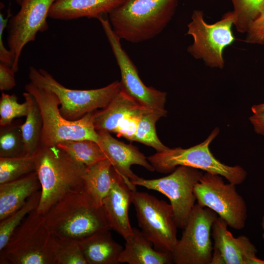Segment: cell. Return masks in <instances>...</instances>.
Wrapping results in <instances>:
<instances>
[{"label":"cell","instance_id":"obj_1","mask_svg":"<svg viewBox=\"0 0 264 264\" xmlns=\"http://www.w3.org/2000/svg\"><path fill=\"white\" fill-rule=\"evenodd\" d=\"M34 155L41 186L37 210L44 215L66 195L83 189L87 167L57 145H40Z\"/></svg>","mask_w":264,"mask_h":264},{"label":"cell","instance_id":"obj_2","mask_svg":"<svg viewBox=\"0 0 264 264\" xmlns=\"http://www.w3.org/2000/svg\"><path fill=\"white\" fill-rule=\"evenodd\" d=\"M178 0H126L109 14V21L121 39L139 43L159 35L173 17Z\"/></svg>","mask_w":264,"mask_h":264},{"label":"cell","instance_id":"obj_3","mask_svg":"<svg viewBox=\"0 0 264 264\" xmlns=\"http://www.w3.org/2000/svg\"><path fill=\"white\" fill-rule=\"evenodd\" d=\"M44 216L57 238L79 240L111 229L102 207L97 206L83 189L66 195Z\"/></svg>","mask_w":264,"mask_h":264},{"label":"cell","instance_id":"obj_4","mask_svg":"<svg viewBox=\"0 0 264 264\" xmlns=\"http://www.w3.org/2000/svg\"><path fill=\"white\" fill-rule=\"evenodd\" d=\"M57 238L36 209L28 214L0 251V264H56Z\"/></svg>","mask_w":264,"mask_h":264},{"label":"cell","instance_id":"obj_5","mask_svg":"<svg viewBox=\"0 0 264 264\" xmlns=\"http://www.w3.org/2000/svg\"><path fill=\"white\" fill-rule=\"evenodd\" d=\"M24 89L35 99L43 119L41 145H56L66 141L88 139L98 143V135L93 124V112L76 120L65 118L61 113L60 102L51 91L31 82Z\"/></svg>","mask_w":264,"mask_h":264},{"label":"cell","instance_id":"obj_6","mask_svg":"<svg viewBox=\"0 0 264 264\" xmlns=\"http://www.w3.org/2000/svg\"><path fill=\"white\" fill-rule=\"evenodd\" d=\"M28 77L36 86L54 93L60 102L61 114L66 119L74 121L97 109L107 107L122 89L120 81L97 89L79 90L67 88L42 68L30 66Z\"/></svg>","mask_w":264,"mask_h":264},{"label":"cell","instance_id":"obj_7","mask_svg":"<svg viewBox=\"0 0 264 264\" xmlns=\"http://www.w3.org/2000/svg\"><path fill=\"white\" fill-rule=\"evenodd\" d=\"M219 132L216 128L203 142L188 149L169 148L147 157L154 170L161 173L173 172L178 166H185L218 174L236 185L242 184L246 172L239 165L230 166L216 159L209 146Z\"/></svg>","mask_w":264,"mask_h":264},{"label":"cell","instance_id":"obj_8","mask_svg":"<svg viewBox=\"0 0 264 264\" xmlns=\"http://www.w3.org/2000/svg\"><path fill=\"white\" fill-rule=\"evenodd\" d=\"M234 23L233 11L224 14L217 22L208 24L204 21L201 10H194L187 25V34L193 39V43L187 48L188 52L210 67L223 68V50L235 40L232 31Z\"/></svg>","mask_w":264,"mask_h":264},{"label":"cell","instance_id":"obj_9","mask_svg":"<svg viewBox=\"0 0 264 264\" xmlns=\"http://www.w3.org/2000/svg\"><path fill=\"white\" fill-rule=\"evenodd\" d=\"M139 226L154 248L172 253L177 242V226L170 204L143 192L132 191Z\"/></svg>","mask_w":264,"mask_h":264},{"label":"cell","instance_id":"obj_10","mask_svg":"<svg viewBox=\"0 0 264 264\" xmlns=\"http://www.w3.org/2000/svg\"><path fill=\"white\" fill-rule=\"evenodd\" d=\"M194 193L198 204L214 211L230 227L244 228L247 208L236 185L225 183L220 175L206 172L196 184Z\"/></svg>","mask_w":264,"mask_h":264},{"label":"cell","instance_id":"obj_11","mask_svg":"<svg viewBox=\"0 0 264 264\" xmlns=\"http://www.w3.org/2000/svg\"><path fill=\"white\" fill-rule=\"evenodd\" d=\"M218 217L211 209L196 203L172 256L176 264H210L213 246L212 227Z\"/></svg>","mask_w":264,"mask_h":264},{"label":"cell","instance_id":"obj_12","mask_svg":"<svg viewBox=\"0 0 264 264\" xmlns=\"http://www.w3.org/2000/svg\"><path fill=\"white\" fill-rule=\"evenodd\" d=\"M203 175L198 169L178 166L166 176L152 179L138 177L132 183L135 186L158 191L167 197L177 227L183 229L196 204L194 187Z\"/></svg>","mask_w":264,"mask_h":264},{"label":"cell","instance_id":"obj_13","mask_svg":"<svg viewBox=\"0 0 264 264\" xmlns=\"http://www.w3.org/2000/svg\"><path fill=\"white\" fill-rule=\"evenodd\" d=\"M57 0H24L18 13L11 16L7 24V43L13 55L12 68L19 69V60L24 47L35 40L38 32L48 29L47 18Z\"/></svg>","mask_w":264,"mask_h":264},{"label":"cell","instance_id":"obj_14","mask_svg":"<svg viewBox=\"0 0 264 264\" xmlns=\"http://www.w3.org/2000/svg\"><path fill=\"white\" fill-rule=\"evenodd\" d=\"M119 66L122 89L142 105L153 110H165L167 93L147 87L141 80L137 69L122 48L121 39L113 31L109 20L104 16L98 19Z\"/></svg>","mask_w":264,"mask_h":264},{"label":"cell","instance_id":"obj_15","mask_svg":"<svg viewBox=\"0 0 264 264\" xmlns=\"http://www.w3.org/2000/svg\"><path fill=\"white\" fill-rule=\"evenodd\" d=\"M227 226L219 216L213 223L210 264H264V260L257 257V249L250 239L244 235L234 237Z\"/></svg>","mask_w":264,"mask_h":264},{"label":"cell","instance_id":"obj_16","mask_svg":"<svg viewBox=\"0 0 264 264\" xmlns=\"http://www.w3.org/2000/svg\"><path fill=\"white\" fill-rule=\"evenodd\" d=\"M98 144L114 169L121 176L128 187L132 191L136 190L132 183L138 177L131 170V166L138 165L150 172L154 169L144 154L132 144H127L112 137L110 132L97 131Z\"/></svg>","mask_w":264,"mask_h":264},{"label":"cell","instance_id":"obj_17","mask_svg":"<svg viewBox=\"0 0 264 264\" xmlns=\"http://www.w3.org/2000/svg\"><path fill=\"white\" fill-rule=\"evenodd\" d=\"M111 175L112 186L103 201L102 207L111 229L126 240L133 233L129 218L132 191L112 166Z\"/></svg>","mask_w":264,"mask_h":264},{"label":"cell","instance_id":"obj_18","mask_svg":"<svg viewBox=\"0 0 264 264\" xmlns=\"http://www.w3.org/2000/svg\"><path fill=\"white\" fill-rule=\"evenodd\" d=\"M147 108L121 89L107 107L93 111L95 129L116 134L134 116Z\"/></svg>","mask_w":264,"mask_h":264},{"label":"cell","instance_id":"obj_19","mask_svg":"<svg viewBox=\"0 0 264 264\" xmlns=\"http://www.w3.org/2000/svg\"><path fill=\"white\" fill-rule=\"evenodd\" d=\"M126 0H57L51 6L48 17L71 20L83 17L98 19L109 14Z\"/></svg>","mask_w":264,"mask_h":264},{"label":"cell","instance_id":"obj_20","mask_svg":"<svg viewBox=\"0 0 264 264\" xmlns=\"http://www.w3.org/2000/svg\"><path fill=\"white\" fill-rule=\"evenodd\" d=\"M41 187L36 171L0 184V220L21 208Z\"/></svg>","mask_w":264,"mask_h":264},{"label":"cell","instance_id":"obj_21","mask_svg":"<svg viewBox=\"0 0 264 264\" xmlns=\"http://www.w3.org/2000/svg\"><path fill=\"white\" fill-rule=\"evenodd\" d=\"M125 246L119 258V263L129 264H170L172 254L155 250L153 243L141 231L133 228L131 236L125 240Z\"/></svg>","mask_w":264,"mask_h":264},{"label":"cell","instance_id":"obj_22","mask_svg":"<svg viewBox=\"0 0 264 264\" xmlns=\"http://www.w3.org/2000/svg\"><path fill=\"white\" fill-rule=\"evenodd\" d=\"M99 232L77 240L87 264H117L123 250L109 231Z\"/></svg>","mask_w":264,"mask_h":264},{"label":"cell","instance_id":"obj_23","mask_svg":"<svg viewBox=\"0 0 264 264\" xmlns=\"http://www.w3.org/2000/svg\"><path fill=\"white\" fill-rule=\"evenodd\" d=\"M111 168L110 161L105 159L87 167L84 176L83 189L99 207L112 186Z\"/></svg>","mask_w":264,"mask_h":264},{"label":"cell","instance_id":"obj_24","mask_svg":"<svg viewBox=\"0 0 264 264\" xmlns=\"http://www.w3.org/2000/svg\"><path fill=\"white\" fill-rule=\"evenodd\" d=\"M22 95L28 103L25 122L21 125L25 155H33L41 145L43 119L40 110L32 94L24 92Z\"/></svg>","mask_w":264,"mask_h":264},{"label":"cell","instance_id":"obj_25","mask_svg":"<svg viewBox=\"0 0 264 264\" xmlns=\"http://www.w3.org/2000/svg\"><path fill=\"white\" fill-rule=\"evenodd\" d=\"M165 110L147 109L141 114L132 141H137L150 146L160 152L169 149L157 137L155 130L156 122L162 117H165Z\"/></svg>","mask_w":264,"mask_h":264},{"label":"cell","instance_id":"obj_26","mask_svg":"<svg viewBox=\"0 0 264 264\" xmlns=\"http://www.w3.org/2000/svg\"><path fill=\"white\" fill-rule=\"evenodd\" d=\"M56 145L87 167L107 159L99 144L91 140L66 141Z\"/></svg>","mask_w":264,"mask_h":264},{"label":"cell","instance_id":"obj_27","mask_svg":"<svg viewBox=\"0 0 264 264\" xmlns=\"http://www.w3.org/2000/svg\"><path fill=\"white\" fill-rule=\"evenodd\" d=\"M41 195V191H37L27 199L21 208L0 220V251L5 246L12 234L23 220L28 214L38 208Z\"/></svg>","mask_w":264,"mask_h":264},{"label":"cell","instance_id":"obj_28","mask_svg":"<svg viewBox=\"0 0 264 264\" xmlns=\"http://www.w3.org/2000/svg\"><path fill=\"white\" fill-rule=\"evenodd\" d=\"M13 121L0 126V157H19L25 155L21 125Z\"/></svg>","mask_w":264,"mask_h":264},{"label":"cell","instance_id":"obj_29","mask_svg":"<svg viewBox=\"0 0 264 264\" xmlns=\"http://www.w3.org/2000/svg\"><path fill=\"white\" fill-rule=\"evenodd\" d=\"M34 171V155L0 157V184L16 180Z\"/></svg>","mask_w":264,"mask_h":264},{"label":"cell","instance_id":"obj_30","mask_svg":"<svg viewBox=\"0 0 264 264\" xmlns=\"http://www.w3.org/2000/svg\"><path fill=\"white\" fill-rule=\"evenodd\" d=\"M233 5L234 24L236 30L246 33L254 20L259 15L264 0H231Z\"/></svg>","mask_w":264,"mask_h":264},{"label":"cell","instance_id":"obj_31","mask_svg":"<svg viewBox=\"0 0 264 264\" xmlns=\"http://www.w3.org/2000/svg\"><path fill=\"white\" fill-rule=\"evenodd\" d=\"M28 107L25 100L20 104L15 94L9 95L2 92L0 99V126L10 124L15 118L26 116Z\"/></svg>","mask_w":264,"mask_h":264},{"label":"cell","instance_id":"obj_32","mask_svg":"<svg viewBox=\"0 0 264 264\" xmlns=\"http://www.w3.org/2000/svg\"><path fill=\"white\" fill-rule=\"evenodd\" d=\"M57 240L58 249L56 264H87L77 240L66 238Z\"/></svg>","mask_w":264,"mask_h":264},{"label":"cell","instance_id":"obj_33","mask_svg":"<svg viewBox=\"0 0 264 264\" xmlns=\"http://www.w3.org/2000/svg\"><path fill=\"white\" fill-rule=\"evenodd\" d=\"M246 33V43L264 45V5Z\"/></svg>","mask_w":264,"mask_h":264},{"label":"cell","instance_id":"obj_34","mask_svg":"<svg viewBox=\"0 0 264 264\" xmlns=\"http://www.w3.org/2000/svg\"><path fill=\"white\" fill-rule=\"evenodd\" d=\"M11 17L10 10H9L5 18L2 13L0 14V62L7 64L12 67L14 60L13 55L11 51L5 47L3 41V31L7 27Z\"/></svg>","mask_w":264,"mask_h":264},{"label":"cell","instance_id":"obj_35","mask_svg":"<svg viewBox=\"0 0 264 264\" xmlns=\"http://www.w3.org/2000/svg\"><path fill=\"white\" fill-rule=\"evenodd\" d=\"M15 72L11 66L0 62V90H9L16 86Z\"/></svg>","mask_w":264,"mask_h":264},{"label":"cell","instance_id":"obj_36","mask_svg":"<svg viewBox=\"0 0 264 264\" xmlns=\"http://www.w3.org/2000/svg\"><path fill=\"white\" fill-rule=\"evenodd\" d=\"M249 120L256 132L264 136V111L254 113Z\"/></svg>","mask_w":264,"mask_h":264},{"label":"cell","instance_id":"obj_37","mask_svg":"<svg viewBox=\"0 0 264 264\" xmlns=\"http://www.w3.org/2000/svg\"><path fill=\"white\" fill-rule=\"evenodd\" d=\"M251 110L254 113L264 111V103L255 105L252 106Z\"/></svg>","mask_w":264,"mask_h":264},{"label":"cell","instance_id":"obj_38","mask_svg":"<svg viewBox=\"0 0 264 264\" xmlns=\"http://www.w3.org/2000/svg\"><path fill=\"white\" fill-rule=\"evenodd\" d=\"M261 227H262V230H263L262 237H263V239L264 240V216H263V217L262 218V219Z\"/></svg>","mask_w":264,"mask_h":264},{"label":"cell","instance_id":"obj_39","mask_svg":"<svg viewBox=\"0 0 264 264\" xmlns=\"http://www.w3.org/2000/svg\"><path fill=\"white\" fill-rule=\"evenodd\" d=\"M24 0H16V2L20 6Z\"/></svg>","mask_w":264,"mask_h":264}]
</instances>
